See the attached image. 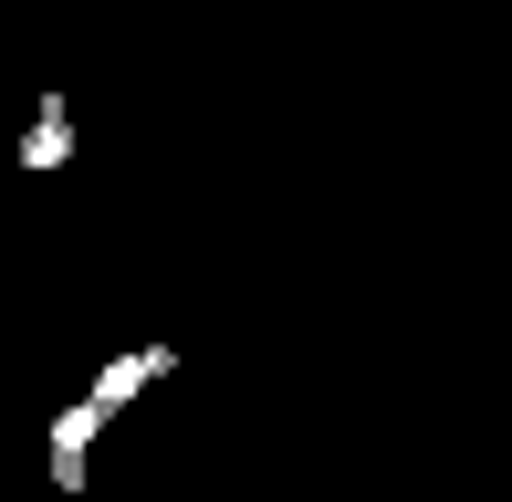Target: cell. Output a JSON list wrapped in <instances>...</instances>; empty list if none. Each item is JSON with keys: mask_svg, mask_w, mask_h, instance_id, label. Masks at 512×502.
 Instances as JSON below:
<instances>
[{"mask_svg": "<svg viewBox=\"0 0 512 502\" xmlns=\"http://www.w3.org/2000/svg\"><path fill=\"white\" fill-rule=\"evenodd\" d=\"M63 157H74V116H63V95H42V116H32V136H21V168H32V178H53Z\"/></svg>", "mask_w": 512, "mask_h": 502, "instance_id": "3957f363", "label": "cell"}, {"mask_svg": "<svg viewBox=\"0 0 512 502\" xmlns=\"http://www.w3.org/2000/svg\"><path fill=\"white\" fill-rule=\"evenodd\" d=\"M147 377H178V346H126V356H115L95 387H84V398H95V419H115V408H126Z\"/></svg>", "mask_w": 512, "mask_h": 502, "instance_id": "7a4b0ae2", "label": "cell"}, {"mask_svg": "<svg viewBox=\"0 0 512 502\" xmlns=\"http://www.w3.org/2000/svg\"><path fill=\"white\" fill-rule=\"evenodd\" d=\"M95 398H63V419H53V440H42V461H53V482L63 492H95Z\"/></svg>", "mask_w": 512, "mask_h": 502, "instance_id": "6da1fadb", "label": "cell"}]
</instances>
